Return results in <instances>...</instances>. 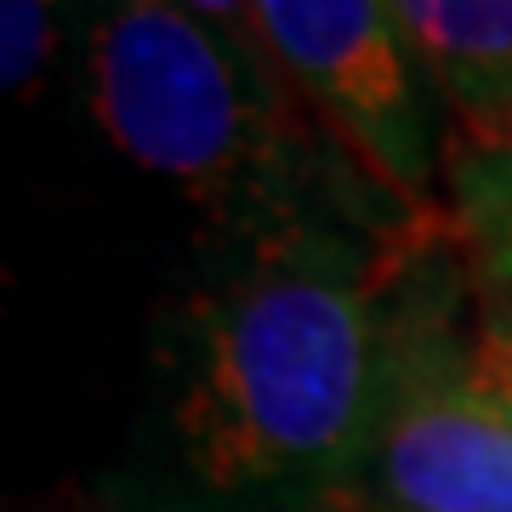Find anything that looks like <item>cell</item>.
<instances>
[{
	"mask_svg": "<svg viewBox=\"0 0 512 512\" xmlns=\"http://www.w3.org/2000/svg\"><path fill=\"white\" fill-rule=\"evenodd\" d=\"M416 234H433L421 222ZM410 228H302L165 330V393L120 512H342L393 387Z\"/></svg>",
	"mask_w": 512,
	"mask_h": 512,
	"instance_id": "obj_1",
	"label": "cell"
},
{
	"mask_svg": "<svg viewBox=\"0 0 512 512\" xmlns=\"http://www.w3.org/2000/svg\"><path fill=\"white\" fill-rule=\"evenodd\" d=\"M92 109L126 160L177 183L251 251L336 228L319 200L325 154L308 148L274 63L228 46L183 0H114L97 18Z\"/></svg>",
	"mask_w": 512,
	"mask_h": 512,
	"instance_id": "obj_2",
	"label": "cell"
},
{
	"mask_svg": "<svg viewBox=\"0 0 512 512\" xmlns=\"http://www.w3.org/2000/svg\"><path fill=\"white\" fill-rule=\"evenodd\" d=\"M444 330V291L416 285L382 427L342 512H512V348L478 325V348L456 353Z\"/></svg>",
	"mask_w": 512,
	"mask_h": 512,
	"instance_id": "obj_3",
	"label": "cell"
},
{
	"mask_svg": "<svg viewBox=\"0 0 512 512\" xmlns=\"http://www.w3.org/2000/svg\"><path fill=\"white\" fill-rule=\"evenodd\" d=\"M256 40L285 92L325 126L404 217H433L439 120L433 80L399 29L393 0H251Z\"/></svg>",
	"mask_w": 512,
	"mask_h": 512,
	"instance_id": "obj_4",
	"label": "cell"
},
{
	"mask_svg": "<svg viewBox=\"0 0 512 512\" xmlns=\"http://www.w3.org/2000/svg\"><path fill=\"white\" fill-rule=\"evenodd\" d=\"M393 12L461 120V148H512V0H393Z\"/></svg>",
	"mask_w": 512,
	"mask_h": 512,
	"instance_id": "obj_5",
	"label": "cell"
},
{
	"mask_svg": "<svg viewBox=\"0 0 512 512\" xmlns=\"http://www.w3.org/2000/svg\"><path fill=\"white\" fill-rule=\"evenodd\" d=\"M450 234L478 291V325L512 348V148L450 154Z\"/></svg>",
	"mask_w": 512,
	"mask_h": 512,
	"instance_id": "obj_6",
	"label": "cell"
},
{
	"mask_svg": "<svg viewBox=\"0 0 512 512\" xmlns=\"http://www.w3.org/2000/svg\"><path fill=\"white\" fill-rule=\"evenodd\" d=\"M63 0H0V80L6 97H29L52 69Z\"/></svg>",
	"mask_w": 512,
	"mask_h": 512,
	"instance_id": "obj_7",
	"label": "cell"
},
{
	"mask_svg": "<svg viewBox=\"0 0 512 512\" xmlns=\"http://www.w3.org/2000/svg\"><path fill=\"white\" fill-rule=\"evenodd\" d=\"M183 6L200 23H211L228 46L262 57V40H256V6H251V0H183Z\"/></svg>",
	"mask_w": 512,
	"mask_h": 512,
	"instance_id": "obj_8",
	"label": "cell"
}]
</instances>
